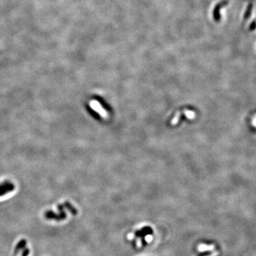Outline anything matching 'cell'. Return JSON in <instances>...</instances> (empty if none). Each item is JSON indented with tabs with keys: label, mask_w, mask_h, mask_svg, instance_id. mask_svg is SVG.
<instances>
[{
	"label": "cell",
	"mask_w": 256,
	"mask_h": 256,
	"mask_svg": "<svg viewBox=\"0 0 256 256\" xmlns=\"http://www.w3.org/2000/svg\"><path fill=\"white\" fill-rule=\"evenodd\" d=\"M58 208H59L60 211L59 214H56V213L53 212L52 211L48 210L44 213L45 218L48 220H55V221H61L65 220L66 217H67V215H66L65 211H63V205H59V206H58Z\"/></svg>",
	"instance_id": "1"
},
{
	"label": "cell",
	"mask_w": 256,
	"mask_h": 256,
	"mask_svg": "<svg viewBox=\"0 0 256 256\" xmlns=\"http://www.w3.org/2000/svg\"><path fill=\"white\" fill-rule=\"evenodd\" d=\"M90 105H91V107L95 111V112L99 113L100 116L104 117V118H108V114L107 113L106 111L104 110L103 108L100 105L99 102L96 101V100H93V101L91 102Z\"/></svg>",
	"instance_id": "2"
},
{
	"label": "cell",
	"mask_w": 256,
	"mask_h": 256,
	"mask_svg": "<svg viewBox=\"0 0 256 256\" xmlns=\"http://www.w3.org/2000/svg\"><path fill=\"white\" fill-rule=\"evenodd\" d=\"M153 233V230L150 227H144L142 230H138L135 233V236L138 237H144L147 235H151Z\"/></svg>",
	"instance_id": "3"
},
{
	"label": "cell",
	"mask_w": 256,
	"mask_h": 256,
	"mask_svg": "<svg viewBox=\"0 0 256 256\" xmlns=\"http://www.w3.org/2000/svg\"><path fill=\"white\" fill-rule=\"evenodd\" d=\"M26 245H27V240H26L25 239H21L16 245V247H15L14 250V253L16 254L18 253L19 251H22L23 248L26 247Z\"/></svg>",
	"instance_id": "4"
},
{
	"label": "cell",
	"mask_w": 256,
	"mask_h": 256,
	"mask_svg": "<svg viewBox=\"0 0 256 256\" xmlns=\"http://www.w3.org/2000/svg\"><path fill=\"white\" fill-rule=\"evenodd\" d=\"M13 190V187L11 184H6L0 187V196L4 195V194L9 192Z\"/></svg>",
	"instance_id": "5"
},
{
	"label": "cell",
	"mask_w": 256,
	"mask_h": 256,
	"mask_svg": "<svg viewBox=\"0 0 256 256\" xmlns=\"http://www.w3.org/2000/svg\"><path fill=\"white\" fill-rule=\"evenodd\" d=\"M64 206H65L66 208L68 209V211H70V212L72 213V214L73 215H76L77 213H78V211L76 208H74L73 206H72V205L70 204V203L68 202H66L65 204H64Z\"/></svg>",
	"instance_id": "6"
},
{
	"label": "cell",
	"mask_w": 256,
	"mask_h": 256,
	"mask_svg": "<svg viewBox=\"0 0 256 256\" xmlns=\"http://www.w3.org/2000/svg\"><path fill=\"white\" fill-rule=\"evenodd\" d=\"M252 9H253V4H249L246 9V10H245V12L244 14V19H247L250 16H251V13H252Z\"/></svg>",
	"instance_id": "7"
},
{
	"label": "cell",
	"mask_w": 256,
	"mask_h": 256,
	"mask_svg": "<svg viewBox=\"0 0 256 256\" xmlns=\"http://www.w3.org/2000/svg\"><path fill=\"white\" fill-rule=\"evenodd\" d=\"M30 253V250L27 247H25L22 250V254H21V256H28Z\"/></svg>",
	"instance_id": "8"
},
{
	"label": "cell",
	"mask_w": 256,
	"mask_h": 256,
	"mask_svg": "<svg viewBox=\"0 0 256 256\" xmlns=\"http://www.w3.org/2000/svg\"><path fill=\"white\" fill-rule=\"evenodd\" d=\"M256 29V21H253V22L251 23V24L250 25V30L251 31H254Z\"/></svg>",
	"instance_id": "9"
}]
</instances>
